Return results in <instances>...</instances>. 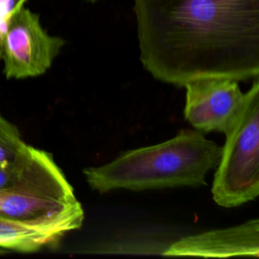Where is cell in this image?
<instances>
[{
    "label": "cell",
    "mask_w": 259,
    "mask_h": 259,
    "mask_svg": "<svg viewBox=\"0 0 259 259\" xmlns=\"http://www.w3.org/2000/svg\"><path fill=\"white\" fill-rule=\"evenodd\" d=\"M5 252H6V250H4V249H1V248H0V255H1V254H3V253H5Z\"/></svg>",
    "instance_id": "cell-13"
},
{
    "label": "cell",
    "mask_w": 259,
    "mask_h": 259,
    "mask_svg": "<svg viewBox=\"0 0 259 259\" xmlns=\"http://www.w3.org/2000/svg\"><path fill=\"white\" fill-rule=\"evenodd\" d=\"M65 235L55 228L0 218V248L4 250L35 252L58 245Z\"/></svg>",
    "instance_id": "cell-8"
},
{
    "label": "cell",
    "mask_w": 259,
    "mask_h": 259,
    "mask_svg": "<svg viewBox=\"0 0 259 259\" xmlns=\"http://www.w3.org/2000/svg\"><path fill=\"white\" fill-rule=\"evenodd\" d=\"M26 146L18 128L0 114V163L15 159Z\"/></svg>",
    "instance_id": "cell-10"
},
{
    "label": "cell",
    "mask_w": 259,
    "mask_h": 259,
    "mask_svg": "<svg viewBox=\"0 0 259 259\" xmlns=\"http://www.w3.org/2000/svg\"><path fill=\"white\" fill-rule=\"evenodd\" d=\"M239 81L225 76H203L187 81L184 116L201 133L226 134L239 117L246 100Z\"/></svg>",
    "instance_id": "cell-6"
},
{
    "label": "cell",
    "mask_w": 259,
    "mask_h": 259,
    "mask_svg": "<svg viewBox=\"0 0 259 259\" xmlns=\"http://www.w3.org/2000/svg\"><path fill=\"white\" fill-rule=\"evenodd\" d=\"M41 150L27 145L13 160L0 163V190L8 189L22 181L38 159Z\"/></svg>",
    "instance_id": "cell-9"
},
{
    "label": "cell",
    "mask_w": 259,
    "mask_h": 259,
    "mask_svg": "<svg viewBox=\"0 0 259 259\" xmlns=\"http://www.w3.org/2000/svg\"><path fill=\"white\" fill-rule=\"evenodd\" d=\"M221 158L211 187L221 206L234 207L259 194V81L246 92L242 111L225 134Z\"/></svg>",
    "instance_id": "cell-4"
},
{
    "label": "cell",
    "mask_w": 259,
    "mask_h": 259,
    "mask_svg": "<svg viewBox=\"0 0 259 259\" xmlns=\"http://www.w3.org/2000/svg\"><path fill=\"white\" fill-rule=\"evenodd\" d=\"M65 40L50 35L41 26L38 14L25 7L8 19L2 38L3 73L7 79H24L46 73Z\"/></svg>",
    "instance_id": "cell-5"
},
{
    "label": "cell",
    "mask_w": 259,
    "mask_h": 259,
    "mask_svg": "<svg viewBox=\"0 0 259 259\" xmlns=\"http://www.w3.org/2000/svg\"><path fill=\"white\" fill-rule=\"evenodd\" d=\"M2 56V37H0V59Z\"/></svg>",
    "instance_id": "cell-12"
},
{
    "label": "cell",
    "mask_w": 259,
    "mask_h": 259,
    "mask_svg": "<svg viewBox=\"0 0 259 259\" xmlns=\"http://www.w3.org/2000/svg\"><path fill=\"white\" fill-rule=\"evenodd\" d=\"M140 59L183 87L196 77L259 74V0H134Z\"/></svg>",
    "instance_id": "cell-1"
},
{
    "label": "cell",
    "mask_w": 259,
    "mask_h": 259,
    "mask_svg": "<svg viewBox=\"0 0 259 259\" xmlns=\"http://www.w3.org/2000/svg\"><path fill=\"white\" fill-rule=\"evenodd\" d=\"M165 256H200L226 258L234 256L259 257V220L226 229L182 237L172 243Z\"/></svg>",
    "instance_id": "cell-7"
},
{
    "label": "cell",
    "mask_w": 259,
    "mask_h": 259,
    "mask_svg": "<svg viewBox=\"0 0 259 259\" xmlns=\"http://www.w3.org/2000/svg\"><path fill=\"white\" fill-rule=\"evenodd\" d=\"M25 2L26 0H0V37L3 38L9 17Z\"/></svg>",
    "instance_id": "cell-11"
},
{
    "label": "cell",
    "mask_w": 259,
    "mask_h": 259,
    "mask_svg": "<svg viewBox=\"0 0 259 259\" xmlns=\"http://www.w3.org/2000/svg\"><path fill=\"white\" fill-rule=\"evenodd\" d=\"M222 147L197 130H181L163 143L122 153L111 162L83 170L100 193L124 188L144 190L205 185L206 173L219 164Z\"/></svg>",
    "instance_id": "cell-2"
},
{
    "label": "cell",
    "mask_w": 259,
    "mask_h": 259,
    "mask_svg": "<svg viewBox=\"0 0 259 259\" xmlns=\"http://www.w3.org/2000/svg\"><path fill=\"white\" fill-rule=\"evenodd\" d=\"M0 218L51 227L67 234L82 227L84 210L53 156L41 150L22 181L0 190Z\"/></svg>",
    "instance_id": "cell-3"
}]
</instances>
